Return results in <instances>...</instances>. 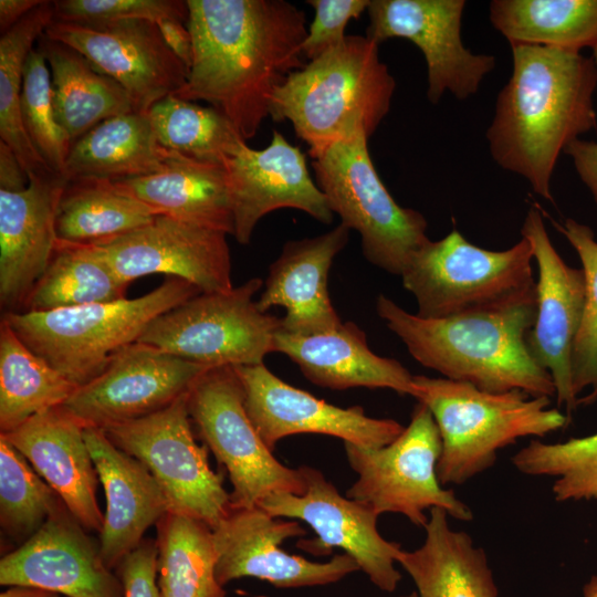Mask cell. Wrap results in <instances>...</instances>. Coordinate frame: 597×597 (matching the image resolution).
<instances>
[{
	"label": "cell",
	"instance_id": "obj_1",
	"mask_svg": "<svg viewBox=\"0 0 597 597\" xmlns=\"http://www.w3.org/2000/svg\"><path fill=\"white\" fill-rule=\"evenodd\" d=\"M192 63L174 94L206 101L247 142L270 116L275 90L303 63V10L284 0H187Z\"/></svg>",
	"mask_w": 597,
	"mask_h": 597
},
{
	"label": "cell",
	"instance_id": "obj_2",
	"mask_svg": "<svg viewBox=\"0 0 597 597\" xmlns=\"http://www.w3.org/2000/svg\"><path fill=\"white\" fill-rule=\"evenodd\" d=\"M512 73L500 91L485 133L493 160L552 201L561 154L596 129L594 57L553 46L514 43Z\"/></svg>",
	"mask_w": 597,
	"mask_h": 597
},
{
	"label": "cell",
	"instance_id": "obj_3",
	"mask_svg": "<svg viewBox=\"0 0 597 597\" xmlns=\"http://www.w3.org/2000/svg\"><path fill=\"white\" fill-rule=\"evenodd\" d=\"M376 312L415 360L443 378L490 392L521 390L555 397L551 375L534 360L526 341L535 323L536 297L493 310L426 318L379 294Z\"/></svg>",
	"mask_w": 597,
	"mask_h": 597
},
{
	"label": "cell",
	"instance_id": "obj_4",
	"mask_svg": "<svg viewBox=\"0 0 597 597\" xmlns=\"http://www.w3.org/2000/svg\"><path fill=\"white\" fill-rule=\"evenodd\" d=\"M395 88L379 44L366 35H346L286 77L273 93L270 117L290 121L315 159L358 134L369 138L389 113Z\"/></svg>",
	"mask_w": 597,
	"mask_h": 597
},
{
	"label": "cell",
	"instance_id": "obj_5",
	"mask_svg": "<svg viewBox=\"0 0 597 597\" xmlns=\"http://www.w3.org/2000/svg\"><path fill=\"white\" fill-rule=\"evenodd\" d=\"M432 413L441 438L437 465L442 485H462L490 469L501 449L524 437L544 438L569 422L551 398L413 375L411 394Z\"/></svg>",
	"mask_w": 597,
	"mask_h": 597
},
{
	"label": "cell",
	"instance_id": "obj_6",
	"mask_svg": "<svg viewBox=\"0 0 597 597\" xmlns=\"http://www.w3.org/2000/svg\"><path fill=\"white\" fill-rule=\"evenodd\" d=\"M200 293L190 282L168 276L139 297L8 313L1 320L32 352L81 387L101 375L121 349L138 342L155 318Z\"/></svg>",
	"mask_w": 597,
	"mask_h": 597
},
{
	"label": "cell",
	"instance_id": "obj_7",
	"mask_svg": "<svg viewBox=\"0 0 597 597\" xmlns=\"http://www.w3.org/2000/svg\"><path fill=\"white\" fill-rule=\"evenodd\" d=\"M533 250L525 238L509 249L480 248L457 229L429 241L401 273L417 315L441 318L536 297Z\"/></svg>",
	"mask_w": 597,
	"mask_h": 597
},
{
	"label": "cell",
	"instance_id": "obj_8",
	"mask_svg": "<svg viewBox=\"0 0 597 597\" xmlns=\"http://www.w3.org/2000/svg\"><path fill=\"white\" fill-rule=\"evenodd\" d=\"M364 133L338 142L313 159L316 185L333 213L360 235L362 250L373 265L401 275L430 239L419 211L401 207L383 184Z\"/></svg>",
	"mask_w": 597,
	"mask_h": 597
},
{
	"label": "cell",
	"instance_id": "obj_9",
	"mask_svg": "<svg viewBox=\"0 0 597 597\" xmlns=\"http://www.w3.org/2000/svg\"><path fill=\"white\" fill-rule=\"evenodd\" d=\"M344 448L349 467L358 475L346 496L377 515L400 514L425 527L429 517L426 511L438 507L458 521H472L470 506L438 478L441 438L423 404L417 401L409 425L390 443L366 448L344 442Z\"/></svg>",
	"mask_w": 597,
	"mask_h": 597
},
{
	"label": "cell",
	"instance_id": "obj_10",
	"mask_svg": "<svg viewBox=\"0 0 597 597\" xmlns=\"http://www.w3.org/2000/svg\"><path fill=\"white\" fill-rule=\"evenodd\" d=\"M260 277L227 292L200 293L163 313L138 342L207 367L262 364L274 352L280 317L262 312Z\"/></svg>",
	"mask_w": 597,
	"mask_h": 597
},
{
	"label": "cell",
	"instance_id": "obj_11",
	"mask_svg": "<svg viewBox=\"0 0 597 597\" xmlns=\"http://www.w3.org/2000/svg\"><path fill=\"white\" fill-rule=\"evenodd\" d=\"M187 405L197 436L228 473L232 506L252 507L273 493L305 492L301 469L282 464L254 428L232 366L203 373L189 390Z\"/></svg>",
	"mask_w": 597,
	"mask_h": 597
},
{
	"label": "cell",
	"instance_id": "obj_12",
	"mask_svg": "<svg viewBox=\"0 0 597 597\" xmlns=\"http://www.w3.org/2000/svg\"><path fill=\"white\" fill-rule=\"evenodd\" d=\"M187 402L188 394L150 416L102 430L149 470L168 512L213 528L231 509V496L209 464L208 449L196 441Z\"/></svg>",
	"mask_w": 597,
	"mask_h": 597
},
{
	"label": "cell",
	"instance_id": "obj_13",
	"mask_svg": "<svg viewBox=\"0 0 597 597\" xmlns=\"http://www.w3.org/2000/svg\"><path fill=\"white\" fill-rule=\"evenodd\" d=\"M464 0H370L366 36L380 44L392 38L412 42L423 54L427 97L437 104L448 91L464 101L478 93L496 65L495 56L474 54L461 39Z\"/></svg>",
	"mask_w": 597,
	"mask_h": 597
},
{
	"label": "cell",
	"instance_id": "obj_14",
	"mask_svg": "<svg viewBox=\"0 0 597 597\" xmlns=\"http://www.w3.org/2000/svg\"><path fill=\"white\" fill-rule=\"evenodd\" d=\"M300 469L306 484L303 494L273 493L258 505L272 516L308 524L317 538L301 541V548L329 555L332 548L338 547L357 562L376 587L395 591L401 579L395 566L401 546L380 535L379 515L365 504L342 496L320 470L308 465Z\"/></svg>",
	"mask_w": 597,
	"mask_h": 597
},
{
	"label": "cell",
	"instance_id": "obj_15",
	"mask_svg": "<svg viewBox=\"0 0 597 597\" xmlns=\"http://www.w3.org/2000/svg\"><path fill=\"white\" fill-rule=\"evenodd\" d=\"M211 367L135 342L63 406L84 426L106 429L158 412L189 392Z\"/></svg>",
	"mask_w": 597,
	"mask_h": 597
},
{
	"label": "cell",
	"instance_id": "obj_16",
	"mask_svg": "<svg viewBox=\"0 0 597 597\" xmlns=\"http://www.w3.org/2000/svg\"><path fill=\"white\" fill-rule=\"evenodd\" d=\"M217 551L216 577L223 587L233 579L254 577L279 588L323 586L359 570L346 553L317 563L286 553L282 543L307 531L295 520L269 514L259 505L235 507L212 528Z\"/></svg>",
	"mask_w": 597,
	"mask_h": 597
},
{
	"label": "cell",
	"instance_id": "obj_17",
	"mask_svg": "<svg viewBox=\"0 0 597 597\" xmlns=\"http://www.w3.org/2000/svg\"><path fill=\"white\" fill-rule=\"evenodd\" d=\"M44 35L73 48L118 82L137 113L146 114L155 103L174 95L188 77V69L151 20L129 19L106 24L53 20Z\"/></svg>",
	"mask_w": 597,
	"mask_h": 597
},
{
	"label": "cell",
	"instance_id": "obj_18",
	"mask_svg": "<svg viewBox=\"0 0 597 597\" xmlns=\"http://www.w3.org/2000/svg\"><path fill=\"white\" fill-rule=\"evenodd\" d=\"M244 407L265 446L301 433L327 434L366 448H380L395 440L404 426L394 419L373 418L360 406L342 408L298 389L273 374L264 363L234 366Z\"/></svg>",
	"mask_w": 597,
	"mask_h": 597
},
{
	"label": "cell",
	"instance_id": "obj_19",
	"mask_svg": "<svg viewBox=\"0 0 597 597\" xmlns=\"http://www.w3.org/2000/svg\"><path fill=\"white\" fill-rule=\"evenodd\" d=\"M537 266L536 317L527 333L534 360L552 377L558 407L566 413L577 408L572 379V352L585 304V276L568 265L554 248L542 212L531 206L521 228Z\"/></svg>",
	"mask_w": 597,
	"mask_h": 597
},
{
	"label": "cell",
	"instance_id": "obj_20",
	"mask_svg": "<svg viewBox=\"0 0 597 597\" xmlns=\"http://www.w3.org/2000/svg\"><path fill=\"white\" fill-rule=\"evenodd\" d=\"M91 247L128 283L166 274L190 282L201 293L233 289L227 233L221 231L157 214L139 229Z\"/></svg>",
	"mask_w": 597,
	"mask_h": 597
},
{
	"label": "cell",
	"instance_id": "obj_21",
	"mask_svg": "<svg viewBox=\"0 0 597 597\" xmlns=\"http://www.w3.org/2000/svg\"><path fill=\"white\" fill-rule=\"evenodd\" d=\"M2 586H34L64 597H124L100 545L61 502L42 527L0 561Z\"/></svg>",
	"mask_w": 597,
	"mask_h": 597
},
{
	"label": "cell",
	"instance_id": "obj_22",
	"mask_svg": "<svg viewBox=\"0 0 597 597\" xmlns=\"http://www.w3.org/2000/svg\"><path fill=\"white\" fill-rule=\"evenodd\" d=\"M233 209V237L249 244L256 223L279 209L301 210L322 223H331L334 213L327 199L312 179L305 155L274 130L262 150L244 144L223 160Z\"/></svg>",
	"mask_w": 597,
	"mask_h": 597
},
{
	"label": "cell",
	"instance_id": "obj_23",
	"mask_svg": "<svg viewBox=\"0 0 597 597\" xmlns=\"http://www.w3.org/2000/svg\"><path fill=\"white\" fill-rule=\"evenodd\" d=\"M85 426L63 405L45 409L0 433L54 490L87 532H101L98 475L84 438Z\"/></svg>",
	"mask_w": 597,
	"mask_h": 597
},
{
	"label": "cell",
	"instance_id": "obj_24",
	"mask_svg": "<svg viewBox=\"0 0 597 597\" xmlns=\"http://www.w3.org/2000/svg\"><path fill=\"white\" fill-rule=\"evenodd\" d=\"M66 181L31 180L19 192L0 190V305L2 314L24 311L57 244L55 220Z\"/></svg>",
	"mask_w": 597,
	"mask_h": 597
},
{
	"label": "cell",
	"instance_id": "obj_25",
	"mask_svg": "<svg viewBox=\"0 0 597 597\" xmlns=\"http://www.w3.org/2000/svg\"><path fill=\"white\" fill-rule=\"evenodd\" d=\"M349 229L339 223L320 235L287 241L271 263L264 290L256 300L262 312L281 306L280 329L314 334L339 326L328 293V273L336 255L346 247Z\"/></svg>",
	"mask_w": 597,
	"mask_h": 597
},
{
	"label": "cell",
	"instance_id": "obj_26",
	"mask_svg": "<svg viewBox=\"0 0 597 597\" xmlns=\"http://www.w3.org/2000/svg\"><path fill=\"white\" fill-rule=\"evenodd\" d=\"M84 438L106 496L100 552L106 566L115 570L168 512L167 503L149 470L117 448L104 430L86 427Z\"/></svg>",
	"mask_w": 597,
	"mask_h": 597
},
{
	"label": "cell",
	"instance_id": "obj_27",
	"mask_svg": "<svg viewBox=\"0 0 597 597\" xmlns=\"http://www.w3.org/2000/svg\"><path fill=\"white\" fill-rule=\"evenodd\" d=\"M273 347L291 358L305 378L323 388H385L409 396L413 390V375L397 359L375 354L366 333L350 321L314 334L279 328Z\"/></svg>",
	"mask_w": 597,
	"mask_h": 597
},
{
	"label": "cell",
	"instance_id": "obj_28",
	"mask_svg": "<svg viewBox=\"0 0 597 597\" xmlns=\"http://www.w3.org/2000/svg\"><path fill=\"white\" fill-rule=\"evenodd\" d=\"M113 182L119 192L156 214L233 234V209L223 164L175 153L157 174Z\"/></svg>",
	"mask_w": 597,
	"mask_h": 597
},
{
	"label": "cell",
	"instance_id": "obj_29",
	"mask_svg": "<svg viewBox=\"0 0 597 597\" xmlns=\"http://www.w3.org/2000/svg\"><path fill=\"white\" fill-rule=\"evenodd\" d=\"M446 511H429L425 541L401 551L397 563L413 580L418 597H498V587L483 548L451 527Z\"/></svg>",
	"mask_w": 597,
	"mask_h": 597
},
{
	"label": "cell",
	"instance_id": "obj_30",
	"mask_svg": "<svg viewBox=\"0 0 597 597\" xmlns=\"http://www.w3.org/2000/svg\"><path fill=\"white\" fill-rule=\"evenodd\" d=\"M176 151L161 146L147 114L108 118L71 147L63 179L92 177L116 181L164 170Z\"/></svg>",
	"mask_w": 597,
	"mask_h": 597
},
{
	"label": "cell",
	"instance_id": "obj_31",
	"mask_svg": "<svg viewBox=\"0 0 597 597\" xmlns=\"http://www.w3.org/2000/svg\"><path fill=\"white\" fill-rule=\"evenodd\" d=\"M50 70L55 116L72 145L100 123L135 112L125 88L73 48L39 39Z\"/></svg>",
	"mask_w": 597,
	"mask_h": 597
},
{
	"label": "cell",
	"instance_id": "obj_32",
	"mask_svg": "<svg viewBox=\"0 0 597 597\" xmlns=\"http://www.w3.org/2000/svg\"><path fill=\"white\" fill-rule=\"evenodd\" d=\"M155 216L108 179L75 178L66 182L59 201L56 237L66 243L100 245L148 224Z\"/></svg>",
	"mask_w": 597,
	"mask_h": 597
},
{
	"label": "cell",
	"instance_id": "obj_33",
	"mask_svg": "<svg viewBox=\"0 0 597 597\" xmlns=\"http://www.w3.org/2000/svg\"><path fill=\"white\" fill-rule=\"evenodd\" d=\"M489 15L510 44L597 48V0H493Z\"/></svg>",
	"mask_w": 597,
	"mask_h": 597
},
{
	"label": "cell",
	"instance_id": "obj_34",
	"mask_svg": "<svg viewBox=\"0 0 597 597\" xmlns=\"http://www.w3.org/2000/svg\"><path fill=\"white\" fill-rule=\"evenodd\" d=\"M155 526L160 597H226L216 577L212 528L202 521L170 512Z\"/></svg>",
	"mask_w": 597,
	"mask_h": 597
},
{
	"label": "cell",
	"instance_id": "obj_35",
	"mask_svg": "<svg viewBox=\"0 0 597 597\" xmlns=\"http://www.w3.org/2000/svg\"><path fill=\"white\" fill-rule=\"evenodd\" d=\"M54 20L53 1L44 0L0 39V140L15 154L30 181L61 177L38 153L23 125L20 97L23 70L33 43Z\"/></svg>",
	"mask_w": 597,
	"mask_h": 597
},
{
	"label": "cell",
	"instance_id": "obj_36",
	"mask_svg": "<svg viewBox=\"0 0 597 597\" xmlns=\"http://www.w3.org/2000/svg\"><path fill=\"white\" fill-rule=\"evenodd\" d=\"M129 284L93 247L57 240L50 263L23 312H48L123 300Z\"/></svg>",
	"mask_w": 597,
	"mask_h": 597
},
{
	"label": "cell",
	"instance_id": "obj_37",
	"mask_svg": "<svg viewBox=\"0 0 597 597\" xmlns=\"http://www.w3.org/2000/svg\"><path fill=\"white\" fill-rule=\"evenodd\" d=\"M76 388L1 320L0 433L18 428L45 409L63 405Z\"/></svg>",
	"mask_w": 597,
	"mask_h": 597
},
{
	"label": "cell",
	"instance_id": "obj_38",
	"mask_svg": "<svg viewBox=\"0 0 597 597\" xmlns=\"http://www.w3.org/2000/svg\"><path fill=\"white\" fill-rule=\"evenodd\" d=\"M146 114L161 146L197 160L223 164L247 144L219 111L175 95L158 101Z\"/></svg>",
	"mask_w": 597,
	"mask_h": 597
},
{
	"label": "cell",
	"instance_id": "obj_39",
	"mask_svg": "<svg viewBox=\"0 0 597 597\" xmlns=\"http://www.w3.org/2000/svg\"><path fill=\"white\" fill-rule=\"evenodd\" d=\"M63 502L29 465L28 460L0 436V527L13 549L31 538ZM12 549V551H13Z\"/></svg>",
	"mask_w": 597,
	"mask_h": 597
},
{
	"label": "cell",
	"instance_id": "obj_40",
	"mask_svg": "<svg viewBox=\"0 0 597 597\" xmlns=\"http://www.w3.org/2000/svg\"><path fill=\"white\" fill-rule=\"evenodd\" d=\"M511 461L523 474L553 478L557 502L597 499V432L556 443L532 439Z\"/></svg>",
	"mask_w": 597,
	"mask_h": 597
},
{
	"label": "cell",
	"instance_id": "obj_41",
	"mask_svg": "<svg viewBox=\"0 0 597 597\" xmlns=\"http://www.w3.org/2000/svg\"><path fill=\"white\" fill-rule=\"evenodd\" d=\"M554 226L576 251L585 276L584 313L572 352V379L578 404L587 390L583 404H591L597 398V240L590 227L575 219Z\"/></svg>",
	"mask_w": 597,
	"mask_h": 597
},
{
	"label": "cell",
	"instance_id": "obj_42",
	"mask_svg": "<svg viewBox=\"0 0 597 597\" xmlns=\"http://www.w3.org/2000/svg\"><path fill=\"white\" fill-rule=\"evenodd\" d=\"M46 63L43 53L33 48L23 70L21 115L33 146L50 168L63 178L72 143L55 116L52 78Z\"/></svg>",
	"mask_w": 597,
	"mask_h": 597
},
{
	"label": "cell",
	"instance_id": "obj_43",
	"mask_svg": "<svg viewBox=\"0 0 597 597\" xmlns=\"http://www.w3.org/2000/svg\"><path fill=\"white\" fill-rule=\"evenodd\" d=\"M54 20L78 24H106L129 19L188 21L187 1L180 0H59Z\"/></svg>",
	"mask_w": 597,
	"mask_h": 597
},
{
	"label": "cell",
	"instance_id": "obj_44",
	"mask_svg": "<svg viewBox=\"0 0 597 597\" xmlns=\"http://www.w3.org/2000/svg\"><path fill=\"white\" fill-rule=\"evenodd\" d=\"M314 9V19L302 43L303 56L312 61L346 38L345 27L368 9L370 0H308Z\"/></svg>",
	"mask_w": 597,
	"mask_h": 597
},
{
	"label": "cell",
	"instance_id": "obj_45",
	"mask_svg": "<svg viewBox=\"0 0 597 597\" xmlns=\"http://www.w3.org/2000/svg\"><path fill=\"white\" fill-rule=\"evenodd\" d=\"M157 557L156 541L144 538L122 559L115 573L123 584L124 597H160L157 584Z\"/></svg>",
	"mask_w": 597,
	"mask_h": 597
},
{
	"label": "cell",
	"instance_id": "obj_46",
	"mask_svg": "<svg viewBox=\"0 0 597 597\" xmlns=\"http://www.w3.org/2000/svg\"><path fill=\"white\" fill-rule=\"evenodd\" d=\"M593 57L597 65V48L593 50ZM593 200L597 205V142L576 139L564 150Z\"/></svg>",
	"mask_w": 597,
	"mask_h": 597
},
{
	"label": "cell",
	"instance_id": "obj_47",
	"mask_svg": "<svg viewBox=\"0 0 597 597\" xmlns=\"http://www.w3.org/2000/svg\"><path fill=\"white\" fill-rule=\"evenodd\" d=\"M161 36L174 54L190 69L192 63V36L185 22L177 19H160L156 21Z\"/></svg>",
	"mask_w": 597,
	"mask_h": 597
},
{
	"label": "cell",
	"instance_id": "obj_48",
	"mask_svg": "<svg viewBox=\"0 0 597 597\" xmlns=\"http://www.w3.org/2000/svg\"><path fill=\"white\" fill-rule=\"evenodd\" d=\"M30 184L29 176L13 150L0 140V190L19 192Z\"/></svg>",
	"mask_w": 597,
	"mask_h": 597
},
{
	"label": "cell",
	"instance_id": "obj_49",
	"mask_svg": "<svg viewBox=\"0 0 597 597\" xmlns=\"http://www.w3.org/2000/svg\"><path fill=\"white\" fill-rule=\"evenodd\" d=\"M42 0H0V31H9L29 12L39 7Z\"/></svg>",
	"mask_w": 597,
	"mask_h": 597
},
{
	"label": "cell",
	"instance_id": "obj_50",
	"mask_svg": "<svg viewBox=\"0 0 597 597\" xmlns=\"http://www.w3.org/2000/svg\"><path fill=\"white\" fill-rule=\"evenodd\" d=\"M0 597H62L61 595L34 587L24 585L9 586L8 589L0 594Z\"/></svg>",
	"mask_w": 597,
	"mask_h": 597
},
{
	"label": "cell",
	"instance_id": "obj_51",
	"mask_svg": "<svg viewBox=\"0 0 597 597\" xmlns=\"http://www.w3.org/2000/svg\"><path fill=\"white\" fill-rule=\"evenodd\" d=\"M584 597H597V574L593 575L583 587Z\"/></svg>",
	"mask_w": 597,
	"mask_h": 597
},
{
	"label": "cell",
	"instance_id": "obj_52",
	"mask_svg": "<svg viewBox=\"0 0 597 597\" xmlns=\"http://www.w3.org/2000/svg\"><path fill=\"white\" fill-rule=\"evenodd\" d=\"M402 597H418V594H417V591H412L409 595L402 596Z\"/></svg>",
	"mask_w": 597,
	"mask_h": 597
}]
</instances>
